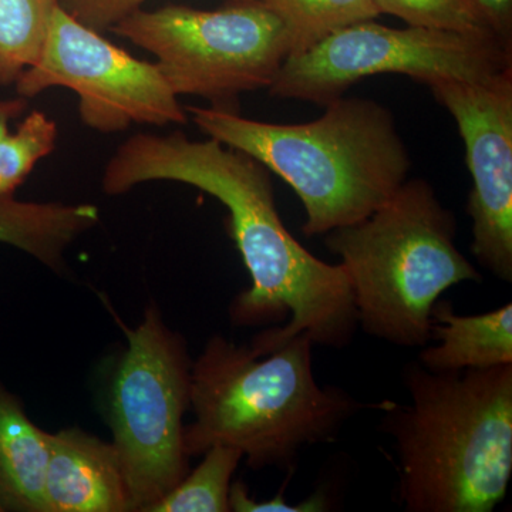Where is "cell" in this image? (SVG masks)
Masks as SVG:
<instances>
[{
	"label": "cell",
	"mask_w": 512,
	"mask_h": 512,
	"mask_svg": "<svg viewBox=\"0 0 512 512\" xmlns=\"http://www.w3.org/2000/svg\"><path fill=\"white\" fill-rule=\"evenodd\" d=\"M148 181L191 185L227 207L232 238L252 281L232 301V322L255 326L289 318L259 333L251 343L255 352H274L301 333L323 348L352 342L359 325L348 274L342 265L316 258L286 229L265 165L214 138L140 133L117 148L101 187L121 195Z\"/></svg>",
	"instance_id": "6da1fadb"
},
{
	"label": "cell",
	"mask_w": 512,
	"mask_h": 512,
	"mask_svg": "<svg viewBox=\"0 0 512 512\" xmlns=\"http://www.w3.org/2000/svg\"><path fill=\"white\" fill-rule=\"evenodd\" d=\"M410 402H383L399 497L409 512H490L512 476V363L434 373L404 369Z\"/></svg>",
	"instance_id": "7a4b0ae2"
},
{
	"label": "cell",
	"mask_w": 512,
	"mask_h": 512,
	"mask_svg": "<svg viewBox=\"0 0 512 512\" xmlns=\"http://www.w3.org/2000/svg\"><path fill=\"white\" fill-rule=\"evenodd\" d=\"M319 119L274 124L190 107L205 136L242 151L278 175L306 212V237L365 220L402 187L412 161L389 109L339 97Z\"/></svg>",
	"instance_id": "3957f363"
},
{
	"label": "cell",
	"mask_w": 512,
	"mask_h": 512,
	"mask_svg": "<svg viewBox=\"0 0 512 512\" xmlns=\"http://www.w3.org/2000/svg\"><path fill=\"white\" fill-rule=\"evenodd\" d=\"M313 340L301 333L274 352L256 353L215 335L191 372L195 420L184 427L188 456L212 446L241 451L248 466L293 473L306 447L333 440L363 404L339 387L320 386Z\"/></svg>",
	"instance_id": "277c9868"
},
{
	"label": "cell",
	"mask_w": 512,
	"mask_h": 512,
	"mask_svg": "<svg viewBox=\"0 0 512 512\" xmlns=\"http://www.w3.org/2000/svg\"><path fill=\"white\" fill-rule=\"evenodd\" d=\"M457 222L424 180L404 181L365 220L332 229L325 244L352 286L357 325L400 348L430 342L431 311L451 286L481 282L456 247Z\"/></svg>",
	"instance_id": "5b68a950"
},
{
	"label": "cell",
	"mask_w": 512,
	"mask_h": 512,
	"mask_svg": "<svg viewBox=\"0 0 512 512\" xmlns=\"http://www.w3.org/2000/svg\"><path fill=\"white\" fill-rule=\"evenodd\" d=\"M110 30L156 57L177 96L232 113H239V94L268 89L289 56L284 22L262 0L217 10L138 9Z\"/></svg>",
	"instance_id": "8992f818"
},
{
	"label": "cell",
	"mask_w": 512,
	"mask_h": 512,
	"mask_svg": "<svg viewBox=\"0 0 512 512\" xmlns=\"http://www.w3.org/2000/svg\"><path fill=\"white\" fill-rule=\"evenodd\" d=\"M127 349L111 382L109 423L131 512H150L190 471L184 414L191 409L187 342L148 305L134 329L120 323Z\"/></svg>",
	"instance_id": "52a82bcc"
},
{
	"label": "cell",
	"mask_w": 512,
	"mask_h": 512,
	"mask_svg": "<svg viewBox=\"0 0 512 512\" xmlns=\"http://www.w3.org/2000/svg\"><path fill=\"white\" fill-rule=\"evenodd\" d=\"M512 70V47L494 36L387 28L373 20L340 29L276 73L269 93L328 106L353 84L377 74H404L429 86L437 80L488 82Z\"/></svg>",
	"instance_id": "ba28073f"
},
{
	"label": "cell",
	"mask_w": 512,
	"mask_h": 512,
	"mask_svg": "<svg viewBox=\"0 0 512 512\" xmlns=\"http://www.w3.org/2000/svg\"><path fill=\"white\" fill-rule=\"evenodd\" d=\"M52 87L73 90L80 100V119L99 133L188 120L156 63L141 62L113 45L62 5L55 10L39 59L20 74L16 92L32 99Z\"/></svg>",
	"instance_id": "9c48e42d"
},
{
	"label": "cell",
	"mask_w": 512,
	"mask_h": 512,
	"mask_svg": "<svg viewBox=\"0 0 512 512\" xmlns=\"http://www.w3.org/2000/svg\"><path fill=\"white\" fill-rule=\"evenodd\" d=\"M429 89L456 120L473 190L468 197L471 252L512 282V70L488 82L437 80Z\"/></svg>",
	"instance_id": "30bf717a"
},
{
	"label": "cell",
	"mask_w": 512,
	"mask_h": 512,
	"mask_svg": "<svg viewBox=\"0 0 512 512\" xmlns=\"http://www.w3.org/2000/svg\"><path fill=\"white\" fill-rule=\"evenodd\" d=\"M47 512H131L126 480L111 441L77 427L47 434Z\"/></svg>",
	"instance_id": "8fae6325"
},
{
	"label": "cell",
	"mask_w": 512,
	"mask_h": 512,
	"mask_svg": "<svg viewBox=\"0 0 512 512\" xmlns=\"http://www.w3.org/2000/svg\"><path fill=\"white\" fill-rule=\"evenodd\" d=\"M430 340L419 363L434 373L483 370L512 363V305L480 315H457L448 301L436 302L431 311Z\"/></svg>",
	"instance_id": "7c38bea8"
},
{
	"label": "cell",
	"mask_w": 512,
	"mask_h": 512,
	"mask_svg": "<svg viewBox=\"0 0 512 512\" xmlns=\"http://www.w3.org/2000/svg\"><path fill=\"white\" fill-rule=\"evenodd\" d=\"M19 397L0 383V507L47 512L45 483L49 440Z\"/></svg>",
	"instance_id": "4fadbf2b"
},
{
	"label": "cell",
	"mask_w": 512,
	"mask_h": 512,
	"mask_svg": "<svg viewBox=\"0 0 512 512\" xmlns=\"http://www.w3.org/2000/svg\"><path fill=\"white\" fill-rule=\"evenodd\" d=\"M99 221V208L93 204L26 202L13 195L0 197V242L22 249L57 274L66 269V249Z\"/></svg>",
	"instance_id": "5bb4252c"
},
{
	"label": "cell",
	"mask_w": 512,
	"mask_h": 512,
	"mask_svg": "<svg viewBox=\"0 0 512 512\" xmlns=\"http://www.w3.org/2000/svg\"><path fill=\"white\" fill-rule=\"evenodd\" d=\"M284 22L289 56L301 55L326 37L380 15L375 0H262Z\"/></svg>",
	"instance_id": "9a60e30c"
},
{
	"label": "cell",
	"mask_w": 512,
	"mask_h": 512,
	"mask_svg": "<svg viewBox=\"0 0 512 512\" xmlns=\"http://www.w3.org/2000/svg\"><path fill=\"white\" fill-rule=\"evenodd\" d=\"M60 0H0V87L39 59Z\"/></svg>",
	"instance_id": "2e32d148"
},
{
	"label": "cell",
	"mask_w": 512,
	"mask_h": 512,
	"mask_svg": "<svg viewBox=\"0 0 512 512\" xmlns=\"http://www.w3.org/2000/svg\"><path fill=\"white\" fill-rule=\"evenodd\" d=\"M241 451L229 446H212L194 471L150 512H228L232 477L241 463Z\"/></svg>",
	"instance_id": "e0dca14e"
},
{
	"label": "cell",
	"mask_w": 512,
	"mask_h": 512,
	"mask_svg": "<svg viewBox=\"0 0 512 512\" xmlns=\"http://www.w3.org/2000/svg\"><path fill=\"white\" fill-rule=\"evenodd\" d=\"M57 126L43 111L23 119L15 133L0 140V197L13 195L35 165L55 151Z\"/></svg>",
	"instance_id": "ac0fdd59"
},
{
	"label": "cell",
	"mask_w": 512,
	"mask_h": 512,
	"mask_svg": "<svg viewBox=\"0 0 512 512\" xmlns=\"http://www.w3.org/2000/svg\"><path fill=\"white\" fill-rule=\"evenodd\" d=\"M375 2L380 15L386 13V15L396 16L413 28L497 37L474 0H375Z\"/></svg>",
	"instance_id": "d6986e66"
},
{
	"label": "cell",
	"mask_w": 512,
	"mask_h": 512,
	"mask_svg": "<svg viewBox=\"0 0 512 512\" xmlns=\"http://www.w3.org/2000/svg\"><path fill=\"white\" fill-rule=\"evenodd\" d=\"M146 0H60L70 15L96 32L110 30L136 12Z\"/></svg>",
	"instance_id": "ffe728a7"
},
{
	"label": "cell",
	"mask_w": 512,
	"mask_h": 512,
	"mask_svg": "<svg viewBox=\"0 0 512 512\" xmlns=\"http://www.w3.org/2000/svg\"><path fill=\"white\" fill-rule=\"evenodd\" d=\"M328 497L322 493L311 495V498L299 504H288L284 495L278 493L272 500L256 501L248 494L247 485L242 481L232 483L229 490V511L235 512H322L329 510Z\"/></svg>",
	"instance_id": "44dd1931"
},
{
	"label": "cell",
	"mask_w": 512,
	"mask_h": 512,
	"mask_svg": "<svg viewBox=\"0 0 512 512\" xmlns=\"http://www.w3.org/2000/svg\"><path fill=\"white\" fill-rule=\"evenodd\" d=\"M495 36L512 47V0H474Z\"/></svg>",
	"instance_id": "7402d4cb"
},
{
	"label": "cell",
	"mask_w": 512,
	"mask_h": 512,
	"mask_svg": "<svg viewBox=\"0 0 512 512\" xmlns=\"http://www.w3.org/2000/svg\"><path fill=\"white\" fill-rule=\"evenodd\" d=\"M28 110V99L16 97V99L0 100V140L9 133V123L18 119Z\"/></svg>",
	"instance_id": "603a6c76"
},
{
	"label": "cell",
	"mask_w": 512,
	"mask_h": 512,
	"mask_svg": "<svg viewBox=\"0 0 512 512\" xmlns=\"http://www.w3.org/2000/svg\"><path fill=\"white\" fill-rule=\"evenodd\" d=\"M0 512H2V507H0Z\"/></svg>",
	"instance_id": "cb8c5ba5"
}]
</instances>
